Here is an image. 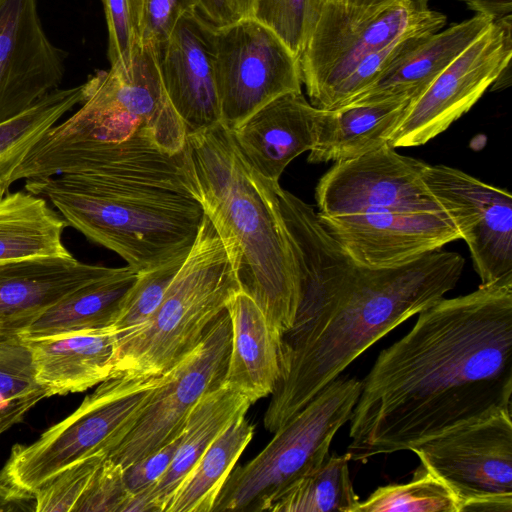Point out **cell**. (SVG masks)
<instances>
[{
	"mask_svg": "<svg viewBox=\"0 0 512 512\" xmlns=\"http://www.w3.org/2000/svg\"><path fill=\"white\" fill-rule=\"evenodd\" d=\"M361 380L346 454L412 450L512 402V278L441 298Z\"/></svg>",
	"mask_w": 512,
	"mask_h": 512,
	"instance_id": "obj_1",
	"label": "cell"
},
{
	"mask_svg": "<svg viewBox=\"0 0 512 512\" xmlns=\"http://www.w3.org/2000/svg\"><path fill=\"white\" fill-rule=\"evenodd\" d=\"M21 179L138 272L189 253L206 215L187 144L170 152L142 131L121 142L33 146L10 184Z\"/></svg>",
	"mask_w": 512,
	"mask_h": 512,
	"instance_id": "obj_2",
	"label": "cell"
},
{
	"mask_svg": "<svg viewBox=\"0 0 512 512\" xmlns=\"http://www.w3.org/2000/svg\"><path fill=\"white\" fill-rule=\"evenodd\" d=\"M464 266L459 253L440 249L387 268L359 265L339 244L301 254L297 311L282 336L265 428L274 433L376 341L443 298Z\"/></svg>",
	"mask_w": 512,
	"mask_h": 512,
	"instance_id": "obj_3",
	"label": "cell"
},
{
	"mask_svg": "<svg viewBox=\"0 0 512 512\" xmlns=\"http://www.w3.org/2000/svg\"><path fill=\"white\" fill-rule=\"evenodd\" d=\"M186 144L205 214L230 251L241 289L283 336L294 323L299 289L278 182L247 164L222 123L188 135Z\"/></svg>",
	"mask_w": 512,
	"mask_h": 512,
	"instance_id": "obj_4",
	"label": "cell"
},
{
	"mask_svg": "<svg viewBox=\"0 0 512 512\" xmlns=\"http://www.w3.org/2000/svg\"><path fill=\"white\" fill-rule=\"evenodd\" d=\"M240 283L231 254L207 215L148 323L116 342L112 375L160 376L189 354Z\"/></svg>",
	"mask_w": 512,
	"mask_h": 512,
	"instance_id": "obj_5",
	"label": "cell"
},
{
	"mask_svg": "<svg viewBox=\"0 0 512 512\" xmlns=\"http://www.w3.org/2000/svg\"><path fill=\"white\" fill-rule=\"evenodd\" d=\"M81 107L52 126L35 146L49 148L79 142H121L142 131L163 149L186 145L185 125L169 101L152 46H138L128 71L99 70L83 83Z\"/></svg>",
	"mask_w": 512,
	"mask_h": 512,
	"instance_id": "obj_6",
	"label": "cell"
},
{
	"mask_svg": "<svg viewBox=\"0 0 512 512\" xmlns=\"http://www.w3.org/2000/svg\"><path fill=\"white\" fill-rule=\"evenodd\" d=\"M164 375H111L34 443L14 445L0 481L28 499L70 466L98 453L108 454L132 428Z\"/></svg>",
	"mask_w": 512,
	"mask_h": 512,
	"instance_id": "obj_7",
	"label": "cell"
},
{
	"mask_svg": "<svg viewBox=\"0 0 512 512\" xmlns=\"http://www.w3.org/2000/svg\"><path fill=\"white\" fill-rule=\"evenodd\" d=\"M361 380L338 376L274 432L266 447L232 470L213 512L268 511L292 484L329 456L337 431L347 423L359 398Z\"/></svg>",
	"mask_w": 512,
	"mask_h": 512,
	"instance_id": "obj_8",
	"label": "cell"
},
{
	"mask_svg": "<svg viewBox=\"0 0 512 512\" xmlns=\"http://www.w3.org/2000/svg\"><path fill=\"white\" fill-rule=\"evenodd\" d=\"M446 21L426 0H325L299 56L310 103L323 109L362 58L404 38L438 32Z\"/></svg>",
	"mask_w": 512,
	"mask_h": 512,
	"instance_id": "obj_9",
	"label": "cell"
},
{
	"mask_svg": "<svg viewBox=\"0 0 512 512\" xmlns=\"http://www.w3.org/2000/svg\"><path fill=\"white\" fill-rule=\"evenodd\" d=\"M502 409L413 451L452 491L459 512H512V418Z\"/></svg>",
	"mask_w": 512,
	"mask_h": 512,
	"instance_id": "obj_10",
	"label": "cell"
},
{
	"mask_svg": "<svg viewBox=\"0 0 512 512\" xmlns=\"http://www.w3.org/2000/svg\"><path fill=\"white\" fill-rule=\"evenodd\" d=\"M221 123L234 130L271 100L301 92L299 58L253 17L214 27Z\"/></svg>",
	"mask_w": 512,
	"mask_h": 512,
	"instance_id": "obj_11",
	"label": "cell"
},
{
	"mask_svg": "<svg viewBox=\"0 0 512 512\" xmlns=\"http://www.w3.org/2000/svg\"><path fill=\"white\" fill-rule=\"evenodd\" d=\"M231 346L225 309L199 344L164 375L138 419L108 458L128 467L179 437L187 417L207 392L223 383Z\"/></svg>",
	"mask_w": 512,
	"mask_h": 512,
	"instance_id": "obj_12",
	"label": "cell"
},
{
	"mask_svg": "<svg viewBox=\"0 0 512 512\" xmlns=\"http://www.w3.org/2000/svg\"><path fill=\"white\" fill-rule=\"evenodd\" d=\"M512 16L494 21L408 106L389 137L394 148L420 146L465 114L510 65Z\"/></svg>",
	"mask_w": 512,
	"mask_h": 512,
	"instance_id": "obj_13",
	"label": "cell"
},
{
	"mask_svg": "<svg viewBox=\"0 0 512 512\" xmlns=\"http://www.w3.org/2000/svg\"><path fill=\"white\" fill-rule=\"evenodd\" d=\"M426 166L423 161L401 155L389 144L335 162L316 186L318 213L443 212L423 181Z\"/></svg>",
	"mask_w": 512,
	"mask_h": 512,
	"instance_id": "obj_14",
	"label": "cell"
},
{
	"mask_svg": "<svg viewBox=\"0 0 512 512\" xmlns=\"http://www.w3.org/2000/svg\"><path fill=\"white\" fill-rule=\"evenodd\" d=\"M423 181L469 248L481 284L512 278V196L445 165H429Z\"/></svg>",
	"mask_w": 512,
	"mask_h": 512,
	"instance_id": "obj_15",
	"label": "cell"
},
{
	"mask_svg": "<svg viewBox=\"0 0 512 512\" xmlns=\"http://www.w3.org/2000/svg\"><path fill=\"white\" fill-rule=\"evenodd\" d=\"M65 58L43 29L37 0H0V124L59 88Z\"/></svg>",
	"mask_w": 512,
	"mask_h": 512,
	"instance_id": "obj_16",
	"label": "cell"
},
{
	"mask_svg": "<svg viewBox=\"0 0 512 512\" xmlns=\"http://www.w3.org/2000/svg\"><path fill=\"white\" fill-rule=\"evenodd\" d=\"M317 214L348 256L369 268L402 265L461 239L444 212L379 210L337 216Z\"/></svg>",
	"mask_w": 512,
	"mask_h": 512,
	"instance_id": "obj_17",
	"label": "cell"
},
{
	"mask_svg": "<svg viewBox=\"0 0 512 512\" xmlns=\"http://www.w3.org/2000/svg\"><path fill=\"white\" fill-rule=\"evenodd\" d=\"M158 57L165 92L182 119L187 136L221 123L214 26L195 10L184 12Z\"/></svg>",
	"mask_w": 512,
	"mask_h": 512,
	"instance_id": "obj_18",
	"label": "cell"
},
{
	"mask_svg": "<svg viewBox=\"0 0 512 512\" xmlns=\"http://www.w3.org/2000/svg\"><path fill=\"white\" fill-rule=\"evenodd\" d=\"M111 270L74 257L1 263L0 341L20 337L52 305Z\"/></svg>",
	"mask_w": 512,
	"mask_h": 512,
	"instance_id": "obj_19",
	"label": "cell"
},
{
	"mask_svg": "<svg viewBox=\"0 0 512 512\" xmlns=\"http://www.w3.org/2000/svg\"><path fill=\"white\" fill-rule=\"evenodd\" d=\"M318 114L302 92H290L263 105L231 134L247 164L278 182L293 159L314 147Z\"/></svg>",
	"mask_w": 512,
	"mask_h": 512,
	"instance_id": "obj_20",
	"label": "cell"
},
{
	"mask_svg": "<svg viewBox=\"0 0 512 512\" xmlns=\"http://www.w3.org/2000/svg\"><path fill=\"white\" fill-rule=\"evenodd\" d=\"M492 22L477 13L443 31L420 36L373 83L340 107L414 101Z\"/></svg>",
	"mask_w": 512,
	"mask_h": 512,
	"instance_id": "obj_21",
	"label": "cell"
},
{
	"mask_svg": "<svg viewBox=\"0 0 512 512\" xmlns=\"http://www.w3.org/2000/svg\"><path fill=\"white\" fill-rule=\"evenodd\" d=\"M226 310L231 346L223 384L253 404L271 395L280 378L282 335L241 288L232 295Z\"/></svg>",
	"mask_w": 512,
	"mask_h": 512,
	"instance_id": "obj_22",
	"label": "cell"
},
{
	"mask_svg": "<svg viewBox=\"0 0 512 512\" xmlns=\"http://www.w3.org/2000/svg\"><path fill=\"white\" fill-rule=\"evenodd\" d=\"M23 340L47 397L83 392L112 375L117 342L112 326Z\"/></svg>",
	"mask_w": 512,
	"mask_h": 512,
	"instance_id": "obj_23",
	"label": "cell"
},
{
	"mask_svg": "<svg viewBox=\"0 0 512 512\" xmlns=\"http://www.w3.org/2000/svg\"><path fill=\"white\" fill-rule=\"evenodd\" d=\"M251 404L243 394L223 383L204 394L187 417L166 472L149 491L131 495L123 512H163L173 492L210 444L234 419L244 416Z\"/></svg>",
	"mask_w": 512,
	"mask_h": 512,
	"instance_id": "obj_24",
	"label": "cell"
},
{
	"mask_svg": "<svg viewBox=\"0 0 512 512\" xmlns=\"http://www.w3.org/2000/svg\"><path fill=\"white\" fill-rule=\"evenodd\" d=\"M411 102L319 109L316 142L308 162L344 161L388 144Z\"/></svg>",
	"mask_w": 512,
	"mask_h": 512,
	"instance_id": "obj_25",
	"label": "cell"
},
{
	"mask_svg": "<svg viewBox=\"0 0 512 512\" xmlns=\"http://www.w3.org/2000/svg\"><path fill=\"white\" fill-rule=\"evenodd\" d=\"M139 273L128 265L112 268L48 308L20 337L33 339L112 326Z\"/></svg>",
	"mask_w": 512,
	"mask_h": 512,
	"instance_id": "obj_26",
	"label": "cell"
},
{
	"mask_svg": "<svg viewBox=\"0 0 512 512\" xmlns=\"http://www.w3.org/2000/svg\"><path fill=\"white\" fill-rule=\"evenodd\" d=\"M69 224L47 199L21 190L0 196V264L73 257L62 235Z\"/></svg>",
	"mask_w": 512,
	"mask_h": 512,
	"instance_id": "obj_27",
	"label": "cell"
},
{
	"mask_svg": "<svg viewBox=\"0 0 512 512\" xmlns=\"http://www.w3.org/2000/svg\"><path fill=\"white\" fill-rule=\"evenodd\" d=\"M254 435L244 416L234 419L210 444L178 485L163 512H210L234 466Z\"/></svg>",
	"mask_w": 512,
	"mask_h": 512,
	"instance_id": "obj_28",
	"label": "cell"
},
{
	"mask_svg": "<svg viewBox=\"0 0 512 512\" xmlns=\"http://www.w3.org/2000/svg\"><path fill=\"white\" fill-rule=\"evenodd\" d=\"M83 101V84L57 88L20 115L0 124V196L10 189V177L48 129Z\"/></svg>",
	"mask_w": 512,
	"mask_h": 512,
	"instance_id": "obj_29",
	"label": "cell"
},
{
	"mask_svg": "<svg viewBox=\"0 0 512 512\" xmlns=\"http://www.w3.org/2000/svg\"><path fill=\"white\" fill-rule=\"evenodd\" d=\"M349 456L332 455L270 506L272 512H355L360 502L349 472Z\"/></svg>",
	"mask_w": 512,
	"mask_h": 512,
	"instance_id": "obj_30",
	"label": "cell"
},
{
	"mask_svg": "<svg viewBox=\"0 0 512 512\" xmlns=\"http://www.w3.org/2000/svg\"><path fill=\"white\" fill-rule=\"evenodd\" d=\"M355 512H459V504L448 486L421 463L411 481L378 487Z\"/></svg>",
	"mask_w": 512,
	"mask_h": 512,
	"instance_id": "obj_31",
	"label": "cell"
},
{
	"mask_svg": "<svg viewBox=\"0 0 512 512\" xmlns=\"http://www.w3.org/2000/svg\"><path fill=\"white\" fill-rule=\"evenodd\" d=\"M187 255H179L165 264L139 273L112 324L117 341L148 323Z\"/></svg>",
	"mask_w": 512,
	"mask_h": 512,
	"instance_id": "obj_32",
	"label": "cell"
},
{
	"mask_svg": "<svg viewBox=\"0 0 512 512\" xmlns=\"http://www.w3.org/2000/svg\"><path fill=\"white\" fill-rule=\"evenodd\" d=\"M325 0H253L251 16L271 29L299 58Z\"/></svg>",
	"mask_w": 512,
	"mask_h": 512,
	"instance_id": "obj_33",
	"label": "cell"
},
{
	"mask_svg": "<svg viewBox=\"0 0 512 512\" xmlns=\"http://www.w3.org/2000/svg\"><path fill=\"white\" fill-rule=\"evenodd\" d=\"M47 397L35 379L31 352L21 337L0 341V410Z\"/></svg>",
	"mask_w": 512,
	"mask_h": 512,
	"instance_id": "obj_34",
	"label": "cell"
},
{
	"mask_svg": "<svg viewBox=\"0 0 512 512\" xmlns=\"http://www.w3.org/2000/svg\"><path fill=\"white\" fill-rule=\"evenodd\" d=\"M102 452L65 469L42 485L33 495L37 512L74 511L93 475L107 457Z\"/></svg>",
	"mask_w": 512,
	"mask_h": 512,
	"instance_id": "obj_35",
	"label": "cell"
},
{
	"mask_svg": "<svg viewBox=\"0 0 512 512\" xmlns=\"http://www.w3.org/2000/svg\"><path fill=\"white\" fill-rule=\"evenodd\" d=\"M108 29L110 67L128 71L139 44L135 0H101Z\"/></svg>",
	"mask_w": 512,
	"mask_h": 512,
	"instance_id": "obj_36",
	"label": "cell"
},
{
	"mask_svg": "<svg viewBox=\"0 0 512 512\" xmlns=\"http://www.w3.org/2000/svg\"><path fill=\"white\" fill-rule=\"evenodd\" d=\"M140 46L160 54L180 16L194 10L193 0H135Z\"/></svg>",
	"mask_w": 512,
	"mask_h": 512,
	"instance_id": "obj_37",
	"label": "cell"
},
{
	"mask_svg": "<svg viewBox=\"0 0 512 512\" xmlns=\"http://www.w3.org/2000/svg\"><path fill=\"white\" fill-rule=\"evenodd\" d=\"M130 496L124 480V468L107 456L74 512H122Z\"/></svg>",
	"mask_w": 512,
	"mask_h": 512,
	"instance_id": "obj_38",
	"label": "cell"
},
{
	"mask_svg": "<svg viewBox=\"0 0 512 512\" xmlns=\"http://www.w3.org/2000/svg\"><path fill=\"white\" fill-rule=\"evenodd\" d=\"M182 434L158 450L124 468L125 484L131 495L149 491L160 480L175 455Z\"/></svg>",
	"mask_w": 512,
	"mask_h": 512,
	"instance_id": "obj_39",
	"label": "cell"
},
{
	"mask_svg": "<svg viewBox=\"0 0 512 512\" xmlns=\"http://www.w3.org/2000/svg\"><path fill=\"white\" fill-rule=\"evenodd\" d=\"M42 397H35L22 401L11 407L0 410V434L8 430L13 425L21 422L25 414L35 406ZM21 500H25L20 494L11 487L0 481V510L5 509L4 506L11 505Z\"/></svg>",
	"mask_w": 512,
	"mask_h": 512,
	"instance_id": "obj_40",
	"label": "cell"
},
{
	"mask_svg": "<svg viewBox=\"0 0 512 512\" xmlns=\"http://www.w3.org/2000/svg\"><path fill=\"white\" fill-rule=\"evenodd\" d=\"M194 10L210 25L221 27L238 20L231 0H193Z\"/></svg>",
	"mask_w": 512,
	"mask_h": 512,
	"instance_id": "obj_41",
	"label": "cell"
},
{
	"mask_svg": "<svg viewBox=\"0 0 512 512\" xmlns=\"http://www.w3.org/2000/svg\"><path fill=\"white\" fill-rule=\"evenodd\" d=\"M427 1V0H426ZM472 10L489 17L493 22L512 16V0H460Z\"/></svg>",
	"mask_w": 512,
	"mask_h": 512,
	"instance_id": "obj_42",
	"label": "cell"
},
{
	"mask_svg": "<svg viewBox=\"0 0 512 512\" xmlns=\"http://www.w3.org/2000/svg\"><path fill=\"white\" fill-rule=\"evenodd\" d=\"M231 3L238 19L251 16L253 0H231Z\"/></svg>",
	"mask_w": 512,
	"mask_h": 512,
	"instance_id": "obj_43",
	"label": "cell"
},
{
	"mask_svg": "<svg viewBox=\"0 0 512 512\" xmlns=\"http://www.w3.org/2000/svg\"><path fill=\"white\" fill-rule=\"evenodd\" d=\"M338 1L345 2V3H353V2H360V1H364V0H338Z\"/></svg>",
	"mask_w": 512,
	"mask_h": 512,
	"instance_id": "obj_44",
	"label": "cell"
}]
</instances>
